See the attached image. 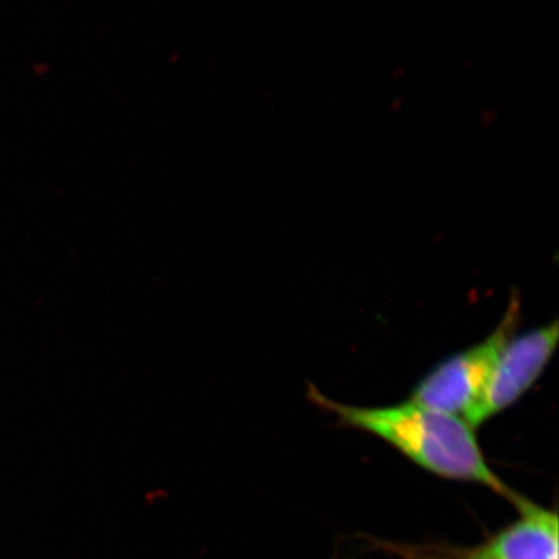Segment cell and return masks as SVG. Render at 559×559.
<instances>
[{
    "label": "cell",
    "instance_id": "obj_1",
    "mask_svg": "<svg viewBox=\"0 0 559 559\" xmlns=\"http://www.w3.org/2000/svg\"><path fill=\"white\" fill-rule=\"evenodd\" d=\"M308 399L342 425L378 437L436 476L481 485L514 507L524 499L489 466L476 429L457 415L430 409L412 400L393 406H353L329 399L312 384Z\"/></svg>",
    "mask_w": 559,
    "mask_h": 559
},
{
    "label": "cell",
    "instance_id": "obj_2",
    "mask_svg": "<svg viewBox=\"0 0 559 559\" xmlns=\"http://www.w3.org/2000/svg\"><path fill=\"white\" fill-rule=\"evenodd\" d=\"M520 318V299L513 297L499 325L487 340L451 356L429 371L412 392L411 400L430 409L465 417L484 392L500 352L516 334Z\"/></svg>",
    "mask_w": 559,
    "mask_h": 559
},
{
    "label": "cell",
    "instance_id": "obj_3",
    "mask_svg": "<svg viewBox=\"0 0 559 559\" xmlns=\"http://www.w3.org/2000/svg\"><path fill=\"white\" fill-rule=\"evenodd\" d=\"M557 344V322L522 336L514 334L500 352L479 400L463 417L471 428H479L518 403L549 366Z\"/></svg>",
    "mask_w": 559,
    "mask_h": 559
},
{
    "label": "cell",
    "instance_id": "obj_4",
    "mask_svg": "<svg viewBox=\"0 0 559 559\" xmlns=\"http://www.w3.org/2000/svg\"><path fill=\"white\" fill-rule=\"evenodd\" d=\"M520 518L476 547L441 546L451 559H559L558 514L522 499Z\"/></svg>",
    "mask_w": 559,
    "mask_h": 559
},
{
    "label": "cell",
    "instance_id": "obj_5",
    "mask_svg": "<svg viewBox=\"0 0 559 559\" xmlns=\"http://www.w3.org/2000/svg\"><path fill=\"white\" fill-rule=\"evenodd\" d=\"M382 547L401 559H451L441 546H403V544L382 543Z\"/></svg>",
    "mask_w": 559,
    "mask_h": 559
}]
</instances>
